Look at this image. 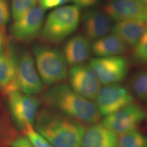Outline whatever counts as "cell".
Returning a JSON list of instances; mask_svg holds the SVG:
<instances>
[{
	"label": "cell",
	"instance_id": "6da1fadb",
	"mask_svg": "<svg viewBox=\"0 0 147 147\" xmlns=\"http://www.w3.org/2000/svg\"><path fill=\"white\" fill-rule=\"evenodd\" d=\"M36 129L54 147H82L84 124L51 108L38 113Z\"/></svg>",
	"mask_w": 147,
	"mask_h": 147
},
{
	"label": "cell",
	"instance_id": "7a4b0ae2",
	"mask_svg": "<svg viewBox=\"0 0 147 147\" xmlns=\"http://www.w3.org/2000/svg\"><path fill=\"white\" fill-rule=\"evenodd\" d=\"M44 102L51 109L83 124L99 123L100 114L95 103L79 95L66 84H58L46 91Z\"/></svg>",
	"mask_w": 147,
	"mask_h": 147
},
{
	"label": "cell",
	"instance_id": "3957f363",
	"mask_svg": "<svg viewBox=\"0 0 147 147\" xmlns=\"http://www.w3.org/2000/svg\"><path fill=\"white\" fill-rule=\"evenodd\" d=\"M80 8L76 5H64L49 14L42 31L45 42L58 43L74 32L78 28Z\"/></svg>",
	"mask_w": 147,
	"mask_h": 147
},
{
	"label": "cell",
	"instance_id": "277c9868",
	"mask_svg": "<svg viewBox=\"0 0 147 147\" xmlns=\"http://www.w3.org/2000/svg\"><path fill=\"white\" fill-rule=\"evenodd\" d=\"M36 68L47 85L59 83L68 75L67 61L59 50L42 45L34 47Z\"/></svg>",
	"mask_w": 147,
	"mask_h": 147
},
{
	"label": "cell",
	"instance_id": "5b68a950",
	"mask_svg": "<svg viewBox=\"0 0 147 147\" xmlns=\"http://www.w3.org/2000/svg\"><path fill=\"white\" fill-rule=\"evenodd\" d=\"M11 117L18 129L23 131L33 126L39 113L40 100L32 95L14 90L6 94Z\"/></svg>",
	"mask_w": 147,
	"mask_h": 147
},
{
	"label": "cell",
	"instance_id": "8992f818",
	"mask_svg": "<svg viewBox=\"0 0 147 147\" xmlns=\"http://www.w3.org/2000/svg\"><path fill=\"white\" fill-rule=\"evenodd\" d=\"M147 119L146 109L136 103L106 116L102 123L116 134H122L136 130Z\"/></svg>",
	"mask_w": 147,
	"mask_h": 147
},
{
	"label": "cell",
	"instance_id": "52a82bcc",
	"mask_svg": "<svg viewBox=\"0 0 147 147\" xmlns=\"http://www.w3.org/2000/svg\"><path fill=\"white\" fill-rule=\"evenodd\" d=\"M90 65L101 84H118L123 81L129 71V62L124 57L109 56L92 59Z\"/></svg>",
	"mask_w": 147,
	"mask_h": 147
},
{
	"label": "cell",
	"instance_id": "ba28073f",
	"mask_svg": "<svg viewBox=\"0 0 147 147\" xmlns=\"http://www.w3.org/2000/svg\"><path fill=\"white\" fill-rule=\"evenodd\" d=\"M134 102V96L127 88L113 84L101 88L95 104L100 115L106 117Z\"/></svg>",
	"mask_w": 147,
	"mask_h": 147
},
{
	"label": "cell",
	"instance_id": "9c48e42d",
	"mask_svg": "<svg viewBox=\"0 0 147 147\" xmlns=\"http://www.w3.org/2000/svg\"><path fill=\"white\" fill-rule=\"evenodd\" d=\"M70 87L79 95L91 101L95 100L101 89V82L88 64L72 66L68 71Z\"/></svg>",
	"mask_w": 147,
	"mask_h": 147
},
{
	"label": "cell",
	"instance_id": "30bf717a",
	"mask_svg": "<svg viewBox=\"0 0 147 147\" xmlns=\"http://www.w3.org/2000/svg\"><path fill=\"white\" fill-rule=\"evenodd\" d=\"M16 84L20 91L27 94H38L43 91V83L29 51H24L17 58Z\"/></svg>",
	"mask_w": 147,
	"mask_h": 147
},
{
	"label": "cell",
	"instance_id": "8fae6325",
	"mask_svg": "<svg viewBox=\"0 0 147 147\" xmlns=\"http://www.w3.org/2000/svg\"><path fill=\"white\" fill-rule=\"evenodd\" d=\"M45 9L36 5L21 18L16 20L11 27V34L20 42H29L38 36L43 25Z\"/></svg>",
	"mask_w": 147,
	"mask_h": 147
},
{
	"label": "cell",
	"instance_id": "7c38bea8",
	"mask_svg": "<svg viewBox=\"0 0 147 147\" xmlns=\"http://www.w3.org/2000/svg\"><path fill=\"white\" fill-rule=\"evenodd\" d=\"M104 12L117 21L138 20L145 21L147 4L140 0H110L104 8Z\"/></svg>",
	"mask_w": 147,
	"mask_h": 147
},
{
	"label": "cell",
	"instance_id": "4fadbf2b",
	"mask_svg": "<svg viewBox=\"0 0 147 147\" xmlns=\"http://www.w3.org/2000/svg\"><path fill=\"white\" fill-rule=\"evenodd\" d=\"M118 137L103 123L89 125L85 127L82 136L83 147H117Z\"/></svg>",
	"mask_w": 147,
	"mask_h": 147
},
{
	"label": "cell",
	"instance_id": "5bb4252c",
	"mask_svg": "<svg viewBox=\"0 0 147 147\" xmlns=\"http://www.w3.org/2000/svg\"><path fill=\"white\" fill-rule=\"evenodd\" d=\"M83 27L88 39L95 40L106 36L111 30V18L104 12L90 10L84 14Z\"/></svg>",
	"mask_w": 147,
	"mask_h": 147
},
{
	"label": "cell",
	"instance_id": "9a60e30c",
	"mask_svg": "<svg viewBox=\"0 0 147 147\" xmlns=\"http://www.w3.org/2000/svg\"><path fill=\"white\" fill-rule=\"evenodd\" d=\"M113 34L119 37L127 46L135 47L147 29L143 21L125 20L117 21L113 27Z\"/></svg>",
	"mask_w": 147,
	"mask_h": 147
},
{
	"label": "cell",
	"instance_id": "2e32d148",
	"mask_svg": "<svg viewBox=\"0 0 147 147\" xmlns=\"http://www.w3.org/2000/svg\"><path fill=\"white\" fill-rule=\"evenodd\" d=\"M91 46L89 40L82 35L70 38L63 48V55L68 65L76 66L84 63L89 58Z\"/></svg>",
	"mask_w": 147,
	"mask_h": 147
},
{
	"label": "cell",
	"instance_id": "e0dca14e",
	"mask_svg": "<svg viewBox=\"0 0 147 147\" xmlns=\"http://www.w3.org/2000/svg\"><path fill=\"white\" fill-rule=\"evenodd\" d=\"M17 58L9 49L0 55V89L6 94L19 90L16 84Z\"/></svg>",
	"mask_w": 147,
	"mask_h": 147
},
{
	"label": "cell",
	"instance_id": "ac0fdd59",
	"mask_svg": "<svg viewBox=\"0 0 147 147\" xmlns=\"http://www.w3.org/2000/svg\"><path fill=\"white\" fill-rule=\"evenodd\" d=\"M127 50V45L115 34L106 35L95 40L91 45V51L98 57L117 56Z\"/></svg>",
	"mask_w": 147,
	"mask_h": 147
},
{
	"label": "cell",
	"instance_id": "d6986e66",
	"mask_svg": "<svg viewBox=\"0 0 147 147\" xmlns=\"http://www.w3.org/2000/svg\"><path fill=\"white\" fill-rule=\"evenodd\" d=\"M117 147H147V136L137 129L120 134Z\"/></svg>",
	"mask_w": 147,
	"mask_h": 147
},
{
	"label": "cell",
	"instance_id": "ffe728a7",
	"mask_svg": "<svg viewBox=\"0 0 147 147\" xmlns=\"http://www.w3.org/2000/svg\"><path fill=\"white\" fill-rule=\"evenodd\" d=\"M132 91L140 100L147 102V71H138L130 80Z\"/></svg>",
	"mask_w": 147,
	"mask_h": 147
},
{
	"label": "cell",
	"instance_id": "44dd1931",
	"mask_svg": "<svg viewBox=\"0 0 147 147\" xmlns=\"http://www.w3.org/2000/svg\"><path fill=\"white\" fill-rule=\"evenodd\" d=\"M38 0H12V12L14 20H18L36 5Z\"/></svg>",
	"mask_w": 147,
	"mask_h": 147
},
{
	"label": "cell",
	"instance_id": "7402d4cb",
	"mask_svg": "<svg viewBox=\"0 0 147 147\" xmlns=\"http://www.w3.org/2000/svg\"><path fill=\"white\" fill-rule=\"evenodd\" d=\"M23 131L34 147H54L43 136L34 129L33 126L27 127Z\"/></svg>",
	"mask_w": 147,
	"mask_h": 147
},
{
	"label": "cell",
	"instance_id": "603a6c76",
	"mask_svg": "<svg viewBox=\"0 0 147 147\" xmlns=\"http://www.w3.org/2000/svg\"><path fill=\"white\" fill-rule=\"evenodd\" d=\"M132 57L136 61L147 64V29L140 41L134 47Z\"/></svg>",
	"mask_w": 147,
	"mask_h": 147
},
{
	"label": "cell",
	"instance_id": "cb8c5ba5",
	"mask_svg": "<svg viewBox=\"0 0 147 147\" xmlns=\"http://www.w3.org/2000/svg\"><path fill=\"white\" fill-rule=\"evenodd\" d=\"M10 12L7 0H0V33L5 34V26L9 21Z\"/></svg>",
	"mask_w": 147,
	"mask_h": 147
},
{
	"label": "cell",
	"instance_id": "d4e9b609",
	"mask_svg": "<svg viewBox=\"0 0 147 147\" xmlns=\"http://www.w3.org/2000/svg\"><path fill=\"white\" fill-rule=\"evenodd\" d=\"M69 1L70 0H39V3L42 8L46 10L65 4Z\"/></svg>",
	"mask_w": 147,
	"mask_h": 147
},
{
	"label": "cell",
	"instance_id": "484cf974",
	"mask_svg": "<svg viewBox=\"0 0 147 147\" xmlns=\"http://www.w3.org/2000/svg\"><path fill=\"white\" fill-rule=\"evenodd\" d=\"M12 147H34L25 136L17 137L12 142Z\"/></svg>",
	"mask_w": 147,
	"mask_h": 147
},
{
	"label": "cell",
	"instance_id": "4316f807",
	"mask_svg": "<svg viewBox=\"0 0 147 147\" xmlns=\"http://www.w3.org/2000/svg\"><path fill=\"white\" fill-rule=\"evenodd\" d=\"M79 8H89L96 5L100 0H71Z\"/></svg>",
	"mask_w": 147,
	"mask_h": 147
},
{
	"label": "cell",
	"instance_id": "83f0119b",
	"mask_svg": "<svg viewBox=\"0 0 147 147\" xmlns=\"http://www.w3.org/2000/svg\"><path fill=\"white\" fill-rule=\"evenodd\" d=\"M5 35L0 33V55L5 51Z\"/></svg>",
	"mask_w": 147,
	"mask_h": 147
},
{
	"label": "cell",
	"instance_id": "f1b7e54d",
	"mask_svg": "<svg viewBox=\"0 0 147 147\" xmlns=\"http://www.w3.org/2000/svg\"><path fill=\"white\" fill-rule=\"evenodd\" d=\"M140 1H142V2H144V3H146V4H147V0H140Z\"/></svg>",
	"mask_w": 147,
	"mask_h": 147
},
{
	"label": "cell",
	"instance_id": "f546056e",
	"mask_svg": "<svg viewBox=\"0 0 147 147\" xmlns=\"http://www.w3.org/2000/svg\"><path fill=\"white\" fill-rule=\"evenodd\" d=\"M146 21H147V16H146Z\"/></svg>",
	"mask_w": 147,
	"mask_h": 147
},
{
	"label": "cell",
	"instance_id": "4dcf8cb0",
	"mask_svg": "<svg viewBox=\"0 0 147 147\" xmlns=\"http://www.w3.org/2000/svg\"><path fill=\"white\" fill-rule=\"evenodd\" d=\"M108 1H110V0H108Z\"/></svg>",
	"mask_w": 147,
	"mask_h": 147
}]
</instances>
